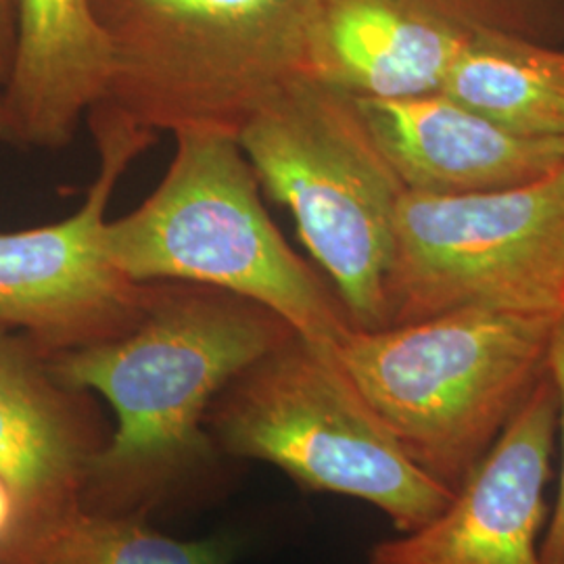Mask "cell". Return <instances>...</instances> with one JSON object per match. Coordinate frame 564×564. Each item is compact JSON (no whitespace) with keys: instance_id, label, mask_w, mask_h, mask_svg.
<instances>
[{"instance_id":"obj_18","label":"cell","mask_w":564,"mask_h":564,"mask_svg":"<svg viewBox=\"0 0 564 564\" xmlns=\"http://www.w3.org/2000/svg\"><path fill=\"white\" fill-rule=\"evenodd\" d=\"M431 7L440 9L447 18L460 21L468 28H481V20H479V11L485 9L487 2L491 0H424Z\"/></svg>"},{"instance_id":"obj_5","label":"cell","mask_w":564,"mask_h":564,"mask_svg":"<svg viewBox=\"0 0 564 564\" xmlns=\"http://www.w3.org/2000/svg\"><path fill=\"white\" fill-rule=\"evenodd\" d=\"M258 182L295 218L354 328L389 326L387 274L403 184L351 97L282 86L237 134Z\"/></svg>"},{"instance_id":"obj_9","label":"cell","mask_w":564,"mask_h":564,"mask_svg":"<svg viewBox=\"0 0 564 564\" xmlns=\"http://www.w3.org/2000/svg\"><path fill=\"white\" fill-rule=\"evenodd\" d=\"M556 431L558 393L545 372L444 510L375 545L370 564H544L540 533Z\"/></svg>"},{"instance_id":"obj_15","label":"cell","mask_w":564,"mask_h":564,"mask_svg":"<svg viewBox=\"0 0 564 564\" xmlns=\"http://www.w3.org/2000/svg\"><path fill=\"white\" fill-rule=\"evenodd\" d=\"M223 540L181 542L111 512L74 505L0 538V564H228Z\"/></svg>"},{"instance_id":"obj_2","label":"cell","mask_w":564,"mask_h":564,"mask_svg":"<svg viewBox=\"0 0 564 564\" xmlns=\"http://www.w3.org/2000/svg\"><path fill=\"white\" fill-rule=\"evenodd\" d=\"M556 318L463 307L351 326L335 356L408 458L454 494L544 379Z\"/></svg>"},{"instance_id":"obj_12","label":"cell","mask_w":564,"mask_h":564,"mask_svg":"<svg viewBox=\"0 0 564 564\" xmlns=\"http://www.w3.org/2000/svg\"><path fill=\"white\" fill-rule=\"evenodd\" d=\"M84 393L61 383L36 343L0 323V479L15 498L11 524L80 505L102 447Z\"/></svg>"},{"instance_id":"obj_11","label":"cell","mask_w":564,"mask_h":564,"mask_svg":"<svg viewBox=\"0 0 564 564\" xmlns=\"http://www.w3.org/2000/svg\"><path fill=\"white\" fill-rule=\"evenodd\" d=\"M351 99L405 191H500L540 181L564 165V139L510 132L444 93Z\"/></svg>"},{"instance_id":"obj_21","label":"cell","mask_w":564,"mask_h":564,"mask_svg":"<svg viewBox=\"0 0 564 564\" xmlns=\"http://www.w3.org/2000/svg\"><path fill=\"white\" fill-rule=\"evenodd\" d=\"M563 314H564V312H563Z\"/></svg>"},{"instance_id":"obj_4","label":"cell","mask_w":564,"mask_h":564,"mask_svg":"<svg viewBox=\"0 0 564 564\" xmlns=\"http://www.w3.org/2000/svg\"><path fill=\"white\" fill-rule=\"evenodd\" d=\"M109 44L101 105L151 132L237 137L302 80L307 0H90Z\"/></svg>"},{"instance_id":"obj_6","label":"cell","mask_w":564,"mask_h":564,"mask_svg":"<svg viewBox=\"0 0 564 564\" xmlns=\"http://www.w3.org/2000/svg\"><path fill=\"white\" fill-rule=\"evenodd\" d=\"M207 423L224 452L377 506L402 533L435 519L454 496L408 458L335 349L297 333L228 384Z\"/></svg>"},{"instance_id":"obj_14","label":"cell","mask_w":564,"mask_h":564,"mask_svg":"<svg viewBox=\"0 0 564 564\" xmlns=\"http://www.w3.org/2000/svg\"><path fill=\"white\" fill-rule=\"evenodd\" d=\"M440 93L510 132L564 139V51L470 28Z\"/></svg>"},{"instance_id":"obj_8","label":"cell","mask_w":564,"mask_h":564,"mask_svg":"<svg viewBox=\"0 0 564 564\" xmlns=\"http://www.w3.org/2000/svg\"><path fill=\"white\" fill-rule=\"evenodd\" d=\"M86 120L101 165L80 209L61 223L0 235V323L48 356L130 330L151 289L111 263L105 228L118 182L155 132L109 105L93 107Z\"/></svg>"},{"instance_id":"obj_10","label":"cell","mask_w":564,"mask_h":564,"mask_svg":"<svg viewBox=\"0 0 564 564\" xmlns=\"http://www.w3.org/2000/svg\"><path fill=\"white\" fill-rule=\"evenodd\" d=\"M468 32L424 0H307L302 80L356 99L440 93Z\"/></svg>"},{"instance_id":"obj_16","label":"cell","mask_w":564,"mask_h":564,"mask_svg":"<svg viewBox=\"0 0 564 564\" xmlns=\"http://www.w3.org/2000/svg\"><path fill=\"white\" fill-rule=\"evenodd\" d=\"M547 375L558 393V426L563 431V466L556 505L552 510L544 542L540 545L544 564H564V314H561L552 328L547 349Z\"/></svg>"},{"instance_id":"obj_19","label":"cell","mask_w":564,"mask_h":564,"mask_svg":"<svg viewBox=\"0 0 564 564\" xmlns=\"http://www.w3.org/2000/svg\"><path fill=\"white\" fill-rule=\"evenodd\" d=\"M13 517H15L13 491L0 479V538L9 531V527L13 523Z\"/></svg>"},{"instance_id":"obj_3","label":"cell","mask_w":564,"mask_h":564,"mask_svg":"<svg viewBox=\"0 0 564 564\" xmlns=\"http://www.w3.org/2000/svg\"><path fill=\"white\" fill-rule=\"evenodd\" d=\"M176 153L144 202L107 223L111 263L134 282H193L281 316L305 341L335 349L351 328L341 302L270 220L237 137L176 132Z\"/></svg>"},{"instance_id":"obj_17","label":"cell","mask_w":564,"mask_h":564,"mask_svg":"<svg viewBox=\"0 0 564 564\" xmlns=\"http://www.w3.org/2000/svg\"><path fill=\"white\" fill-rule=\"evenodd\" d=\"M18 48V0H0V90L11 76Z\"/></svg>"},{"instance_id":"obj_1","label":"cell","mask_w":564,"mask_h":564,"mask_svg":"<svg viewBox=\"0 0 564 564\" xmlns=\"http://www.w3.org/2000/svg\"><path fill=\"white\" fill-rule=\"evenodd\" d=\"M295 330L260 303L193 282H151L139 323L48 356L61 383L111 403L118 429L93 456L80 505L137 508L212 458L209 405Z\"/></svg>"},{"instance_id":"obj_13","label":"cell","mask_w":564,"mask_h":564,"mask_svg":"<svg viewBox=\"0 0 564 564\" xmlns=\"http://www.w3.org/2000/svg\"><path fill=\"white\" fill-rule=\"evenodd\" d=\"M111 55L90 0H18V48L2 101L13 144L57 151L107 97Z\"/></svg>"},{"instance_id":"obj_20","label":"cell","mask_w":564,"mask_h":564,"mask_svg":"<svg viewBox=\"0 0 564 564\" xmlns=\"http://www.w3.org/2000/svg\"><path fill=\"white\" fill-rule=\"evenodd\" d=\"M0 141L13 144L11 123H9V116H7V109H4V101H2V93H0Z\"/></svg>"},{"instance_id":"obj_7","label":"cell","mask_w":564,"mask_h":564,"mask_svg":"<svg viewBox=\"0 0 564 564\" xmlns=\"http://www.w3.org/2000/svg\"><path fill=\"white\" fill-rule=\"evenodd\" d=\"M463 307L563 314L564 165L500 191H403L387 274L389 326Z\"/></svg>"}]
</instances>
